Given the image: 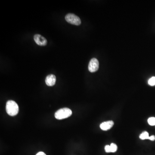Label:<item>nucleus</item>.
<instances>
[{
	"mask_svg": "<svg viewBox=\"0 0 155 155\" xmlns=\"http://www.w3.org/2000/svg\"><path fill=\"white\" fill-rule=\"evenodd\" d=\"M56 82V77L55 75L50 74L48 75L45 79V83L48 86H53L54 85Z\"/></svg>",
	"mask_w": 155,
	"mask_h": 155,
	"instance_id": "6",
	"label": "nucleus"
},
{
	"mask_svg": "<svg viewBox=\"0 0 155 155\" xmlns=\"http://www.w3.org/2000/svg\"><path fill=\"white\" fill-rule=\"evenodd\" d=\"M114 122L112 121H108L103 122L100 125V127L103 131H107L111 129L114 125Z\"/></svg>",
	"mask_w": 155,
	"mask_h": 155,
	"instance_id": "7",
	"label": "nucleus"
},
{
	"mask_svg": "<svg viewBox=\"0 0 155 155\" xmlns=\"http://www.w3.org/2000/svg\"><path fill=\"white\" fill-rule=\"evenodd\" d=\"M6 110L9 115L14 116L18 113L19 108L17 103L14 101L10 100L8 101L6 103Z\"/></svg>",
	"mask_w": 155,
	"mask_h": 155,
	"instance_id": "1",
	"label": "nucleus"
},
{
	"mask_svg": "<svg viewBox=\"0 0 155 155\" xmlns=\"http://www.w3.org/2000/svg\"><path fill=\"white\" fill-rule=\"evenodd\" d=\"M149 140L150 141H154L155 140V136L154 135H152V136H150L149 138Z\"/></svg>",
	"mask_w": 155,
	"mask_h": 155,
	"instance_id": "13",
	"label": "nucleus"
},
{
	"mask_svg": "<svg viewBox=\"0 0 155 155\" xmlns=\"http://www.w3.org/2000/svg\"><path fill=\"white\" fill-rule=\"evenodd\" d=\"M111 153H115L117 150V146L114 143H112L110 145Z\"/></svg>",
	"mask_w": 155,
	"mask_h": 155,
	"instance_id": "9",
	"label": "nucleus"
},
{
	"mask_svg": "<svg viewBox=\"0 0 155 155\" xmlns=\"http://www.w3.org/2000/svg\"><path fill=\"white\" fill-rule=\"evenodd\" d=\"M99 67V61L96 58H94L89 62L88 65V70L90 72H94L98 70Z\"/></svg>",
	"mask_w": 155,
	"mask_h": 155,
	"instance_id": "4",
	"label": "nucleus"
},
{
	"mask_svg": "<svg viewBox=\"0 0 155 155\" xmlns=\"http://www.w3.org/2000/svg\"><path fill=\"white\" fill-rule=\"evenodd\" d=\"M36 155H46L43 152H40L38 153Z\"/></svg>",
	"mask_w": 155,
	"mask_h": 155,
	"instance_id": "14",
	"label": "nucleus"
},
{
	"mask_svg": "<svg viewBox=\"0 0 155 155\" xmlns=\"http://www.w3.org/2000/svg\"><path fill=\"white\" fill-rule=\"evenodd\" d=\"M65 19L66 22H68L69 23L74 25H79L81 23V20L80 18L74 14H67L65 16Z\"/></svg>",
	"mask_w": 155,
	"mask_h": 155,
	"instance_id": "3",
	"label": "nucleus"
},
{
	"mask_svg": "<svg viewBox=\"0 0 155 155\" xmlns=\"http://www.w3.org/2000/svg\"><path fill=\"white\" fill-rule=\"evenodd\" d=\"M148 123L150 125H155V118L150 117L148 119Z\"/></svg>",
	"mask_w": 155,
	"mask_h": 155,
	"instance_id": "10",
	"label": "nucleus"
},
{
	"mask_svg": "<svg viewBox=\"0 0 155 155\" xmlns=\"http://www.w3.org/2000/svg\"><path fill=\"white\" fill-rule=\"evenodd\" d=\"M34 39L35 43L41 46H44L46 45L47 44V40L46 39L41 36L40 34H35L34 36Z\"/></svg>",
	"mask_w": 155,
	"mask_h": 155,
	"instance_id": "5",
	"label": "nucleus"
},
{
	"mask_svg": "<svg viewBox=\"0 0 155 155\" xmlns=\"http://www.w3.org/2000/svg\"><path fill=\"white\" fill-rule=\"evenodd\" d=\"M72 115V111L70 109L64 108L60 109L55 113V117L58 120H62L67 118Z\"/></svg>",
	"mask_w": 155,
	"mask_h": 155,
	"instance_id": "2",
	"label": "nucleus"
},
{
	"mask_svg": "<svg viewBox=\"0 0 155 155\" xmlns=\"http://www.w3.org/2000/svg\"><path fill=\"white\" fill-rule=\"evenodd\" d=\"M140 138L141 140L149 139V136L148 133L147 132H144L140 135Z\"/></svg>",
	"mask_w": 155,
	"mask_h": 155,
	"instance_id": "8",
	"label": "nucleus"
},
{
	"mask_svg": "<svg viewBox=\"0 0 155 155\" xmlns=\"http://www.w3.org/2000/svg\"><path fill=\"white\" fill-rule=\"evenodd\" d=\"M105 150L107 153H111L110 147L109 145H106L105 147Z\"/></svg>",
	"mask_w": 155,
	"mask_h": 155,
	"instance_id": "12",
	"label": "nucleus"
},
{
	"mask_svg": "<svg viewBox=\"0 0 155 155\" xmlns=\"http://www.w3.org/2000/svg\"><path fill=\"white\" fill-rule=\"evenodd\" d=\"M148 84L150 86L155 85V77H153L149 80Z\"/></svg>",
	"mask_w": 155,
	"mask_h": 155,
	"instance_id": "11",
	"label": "nucleus"
}]
</instances>
